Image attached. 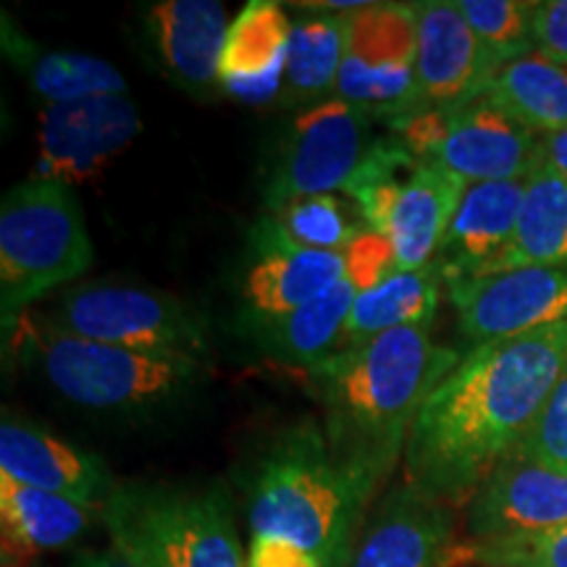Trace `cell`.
Masks as SVG:
<instances>
[{
  "label": "cell",
  "mask_w": 567,
  "mask_h": 567,
  "mask_svg": "<svg viewBox=\"0 0 567 567\" xmlns=\"http://www.w3.org/2000/svg\"><path fill=\"white\" fill-rule=\"evenodd\" d=\"M565 365L567 323L473 347L415 417L405 484L465 507L526 439Z\"/></svg>",
  "instance_id": "obj_1"
},
{
  "label": "cell",
  "mask_w": 567,
  "mask_h": 567,
  "mask_svg": "<svg viewBox=\"0 0 567 567\" xmlns=\"http://www.w3.org/2000/svg\"><path fill=\"white\" fill-rule=\"evenodd\" d=\"M460 360L431 339L429 326H405L305 371L331 450L373 494L405 460L417 413Z\"/></svg>",
  "instance_id": "obj_2"
},
{
  "label": "cell",
  "mask_w": 567,
  "mask_h": 567,
  "mask_svg": "<svg viewBox=\"0 0 567 567\" xmlns=\"http://www.w3.org/2000/svg\"><path fill=\"white\" fill-rule=\"evenodd\" d=\"M252 536L297 544L318 567H347L373 492L334 455L313 417L268 439L245 481Z\"/></svg>",
  "instance_id": "obj_3"
},
{
  "label": "cell",
  "mask_w": 567,
  "mask_h": 567,
  "mask_svg": "<svg viewBox=\"0 0 567 567\" xmlns=\"http://www.w3.org/2000/svg\"><path fill=\"white\" fill-rule=\"evenodd\" d=\"M17 347L38 363L61 396L97 413H140L193 392L208 375V360L176 352H145L69 334L51 318L24 313L13 323Z\"/></svg>",
  "instance_id": "obj_4"
},
{
  "label": "cell",
  "mask_w": 567,
  "mask_h": 567,
  "mask_svg": "<svg viewBox=\"0 0 567 567\" xmlns=\"http://www.w3.org/2000/svg\"><path fill=\"white\" fill-rule=\"evenodd\" d=\"M103 523L111 547L137 567H247L221 484H118Z\"/></svg>",
  "instance_id": "obj_5"
},
{
  "label": "cell",
  "mask_w": 567,
  "mask_h": 567,
  "mask_svg": "<svg viewBox=\"0 0 567 567\" xmlns=\"http://www.w3.org/2000/svg\"><path fill=\"white\" fill-rule=\"evenodd\" d=\"M95 258L74 187L27 179L0 203V316L9 334L30 305L87 271Z\"/></svg>",
  "instance_id": "obj_6"
},
{
  "label": "cell",
  "mask_w": 567,
  "mask_h": 567,
  "mask_svg": "<svg viewBox=\"0 0 567 567\" xmlns=\"http://www.w3.org/2000/svg\"><path fill=\"white\" fill-rule=\"evenodd\" d=\"M394 130L415 158L436 163L467 184L526 179L544 161L542 137L488 97L457 111L417 113Z\"/></svg>",
  "instance_id": "obj_7"
},
{
  "label": "cell",
  "mask_w": 567,
  "mask_h": 567,
  "mask_svg": "<svg viewBox=\"0 0 567 567\" xmlns=\"http://www.w3.org/2000/svg\"><path fill=\"white\" fill-rule=\"evenodd\" d=\"M415 40L417 3H371L347 13V53L337 101L358 105L392 126L417 116Z\"/></svg>",
  "instance_id": "obj_8"
},
{
  "label": "cell",
  "mask_w": 567,
  "mask_h": 567,
  "mask_svg": "<svg viewBox=\"0 0 567 567\" xmlns=\"http://www.w3.org/2000/svg\"><path fill=\"white\" fill-rule=\"evenodd\" d=\"M51 321L69 334L145 352H176L208 360L203 316L172 295L124 284H95L63 297Z\"/></svg>",
  "instance_id": "obj_9"
},
{
  "label": "cell",
  "mask_w": 567,
  "mask_h": 567,
  "mask_svg": "<svg viewBox=\"0 0 567 567\" xmlns=\"http://www.w3.org/2000/svg\"><path fill=\"white\" fill-rule=\"evenodd\" d=\"M373 145L371 116L358 105L331 97L300 111L266 168L264 208L279 210L302 197L337 195Z\"/></svg>",
  "instance_id": "obj_10"
},
{
  "label": "cell",
  "mask_w": 567,
  "mask_h": 567,
  "mask_svg": "<svg viewBox=\"0 0 567 567\" xmlns=\"http://www.w3.org/2000/svg\"><path fill=\"white\" fill-rule=\"evenodd\" d=\"M142 132L137 103L130 95H92L42 105L38 132V179L66 187L92 182Z\"/></svg>",
  "instance_id": "obj_11"
},
{
  "label": "cell",
  "mask_w": 567,
  "mask_h": 567,
  "mask_svg": "<svg viewBox=\"0 0 567 567\" xmlns=\"http://www.w3.org/2000/svg\"><path fill=\"white\" fill-rule=\"evenodd\" d=\"M460 331L476 344L567 323V266L513 268L446 284Z\"/></svg>",
  "instance_id": "obj_12"
},
{
  "label": "cell",
  "mask_w": 567,
  "mask_h": 567,
  "mask_svg": "<svg viewBox=\"0 0 567 567\" xmlns=\"http://www.w3.org/2000/svg\"><path fill=\"white\" fill-rule=\"evenodd\" d=\"M502 63L481 45L452 0L417 3V113L457 111L486 95Z\"/></svg>",
  "instance_id": "obj_13"
},
{
  "label": "cell",
  "mask_w": 567,
  "mask_h": 567,
  "mask_svg": "<svg viewBox=\"0 0 567 567\" xmlns=\"http://www.w3.org/2000/svg\"><path fill=\"white\" fill-rule=\"evenodd\" d=\"M559 526H567V473L509 455L465 505L463 542H505Z\"/></svg>",
  "instance_id": "obj_14"
},
{
  "label": "cell",
  "mask_w": 567,
  "mask_h": 567,
  "mask_svg": "<svg viewBox=\"0 0 567 567\" xmlns=\"http://www.w3.org/2000/svg\"><path fill=\"white\" fill-rule=\"evenodd\" d=\"M229 17L218 0H161L142 11V38L176 87L208 101L221 95V53Z\"/></svg>",
  "instance_id": "obj_15"
},
{
  "label": "cell",
  "mask_w": 567,
  "mask_h": 567,
  "mask_svg": "<svg viewBox=\"0 0 567 567\" xmlns=\"http://www.w3.org/2000/svg\"><path fill=\"white\" fill-rule=\"evenodd\" d=\"M410 484H396L365 523L347 567H450L455 515Z\"/></svg>",
  "instance_id": "obj_16"
},
{
  "label": "cell",
  "mask_w": 567,
  "mask_h": 567,
  "mask_svg": "<svg viewBox=\"0 0 567 567\" xmlns=\"http://www.w3.org/2000/svg\"><path fill=\"white\" fill-rule=\"evenodd\" d=\"M0 476L66 496L101 513L118 486L97 455L13 417L0 423Z\"/></svg>",
  "instance_id": "obj_17"
},
{
  "label": "cell",
  "mask_w": 567,
  "mask_h": 567,
  "mask_svg": "<svg viewBox=\"0 0 567 567\" xmlns=\"http://www.w3.org/2000/svg\"><path fill=\"white\" fill-rule=\"evenodd\" d=\"M526 179L467 184L436 264L446 284L505 271L515 245Z\"/></svg>",
  "instance_id": "obj_18"
},
{
  "label": "cell",
  "mask_w": 567,
  "mask_h": 567,
  "mask_svg": "<svg viewBox=\"0 0 567 567\" xmlns=\"http://www.w3.org/2000/svg\"><path fill=\"white\" fill-rule=\"evenodd\" d=\"M292 17L274 0H252L231 21L221 53V95L250 105L279 101Z\"/></svg>",
  "instance_id": "obj_19"
},
{
  "label": "cell",
  "mask_w": 567,
  "mask_h": 567,
  "mask_svg": "<svg viewBox=\"0 0 567 567\" xmlns=\"http://www.w3.org/2000/svg\"><path fill=\"white\" fill-rule=\"evenodd\" d=\"M258 258L245 274V318L266 321L318 300L347 276L344 252L300 250L289 245L252 243Z\"/></svg>",
  "instance_id": "obj_20"
},
{
  "label": "cell",
  "mask_w": 567,
  "mask_h": 567,
  "mask_svg": "<svg viewBox=\"0 0 567 567\" xmlns=\"http://www.w3.org/2000/svg\"><path fill=\"white\" fill-rule=\"evenodd\" d=\"M465 189L467 182L460 176L436 163H421L402 189L384 231L394 247L396 271H417L436 264Z\"/></svg>",
  "instance_id": "obj_21"
},
{
  "label": "cell",
  "mask_w": 567,
  "mask_h": 567,
  "mask_svg": "<svg viewBox=\"0 0 567 567\" xmlns=\"http://www.w3.org/2000/svg\"><path fill=\"white\" fill-rule=\"evenodd\" d=\"M354 300L358 287L344 276L337 287L292 313L266 321L243 318V323L255 347L276 363L310 371L339 352Z\"/></svg>",
  "instance_id": "obj_22"
},
{
  "label": "cell",
  "mask_w": 567,
  "mask_h": 567,
  "mask_svg": "<svg viewBox=\"0 0 567 567\" xmlns=\"http://www.w3.org/2000/svg\"><path fill=\"white\" fill-rule=\"evenodd\" d=\"M97 520H103L101 509H90L66 496L0 476V526H3L6 563L11 557L32 559L45 551L66 549L80 542Z\"/></svg>",
  "instance_id": "obj_23"
},
{
  "label": "cell",
  "mask_w": 567,
  "mask_h": 567,
  "mask_svg": "<svg viewBox=\"0 0 567 567\" xmlns=\"http://www.w3.org/2000/svg\"><path fill=\"white\" fill-rule=\"evenodd\" d=\"M3 53L21 80L27 82L42 105L82 101L92 95H126V82L113 63L97 55L53 51L32 42L17 21L3 13Z\"/></svg>",
  "instance_id": "obj_24"
},
{
  "label": "cell",
  "mask_w": 567,
  "mask_h": 567,
  "mask_svg": "<svg viewBox=\"0 0 567 567\" xmlns=\"http://www.w3.org/2000/svg\"><path fill=\"white\" fill-rule=\"evenodd\" d=\"M347 53V17L305 11L292 21L279 105L305 111L334 97Z\"/></svg>",
  "instance_id": "obj_25"
},
{
  "label": "cell",
  "mask_w": 567,
  "mask_h": 567,
  "mask_svg": "<svg viewBox=\"0 0 567 567\" xmlns=\"http://www.w3.org/2000/svg\"><path fill=\"white\" fill-rule=\"evenodd\" d=\"M444 289L446 279L439 264L392 274L379 287L358 295L339 350L405 326H431Z\"/></svg>",
  "instance_id": "obj_26"
},
{
  "label": "cell",
  "mask_w": 567,
  "mask_h": 567,
  "mask_svg": "<svg viewBox=\"0 0 567 567\" xmlns=\"http://www.w3.org/2000/svg\"><path fill=\"white\" fill-rule=\"evenodd\" d=\"M488 101L507 111L538 137L567 130V63L528 53L499 69L488 84Z\"/></svg>",
  "instance_id": "obj_27"
},
{
  "label": "cell",
  "mask_w": 567,
  "mask_h": 567,
  "mask_svg": "<svg viewBox=\"0 0 567 567\" xmlns=\"http://www.w3.org/2000/svg\"><path fill=\"white\" fill-rule=\"evenodd\" d=\"M534 266H567V182L547 161L526 176V195L505 271Z\"/></svg>",
  "instance_id": "obj_28"
},
{
  "label": "cell",
  "mask_w": 567,
  "mask_h": 567,
  "mask_svg": "<svg viewBox=\"0 0 567 567\" xmlns=\"http://www.w3.org/2000/svg\"><path fill=\"white\" fill-rule=\"evenodd\" d=\"M363 224H352L337 195L302 197L279 210H266L255 226L252 243L289 245L300 250L344 252Z\"/></svg>",
  "instance_id": "obj_29"
},
{
  "label": "cell",
  "mask_w": 567,
  "mask_h": 567,
  "mask_svg": "<svg viewBox=\"0 0 567 567\" xmlns=\"http://www.w3.org/2000/svg\"><path fill=\"white\" fill-rule=\"evenodd\" d=\"M421 163L423 161L415 158L400 137L375 140L368 158L360 163V168L342 189L358 205L368 229L379 234L386 231L392 208Z\"/></svg>",
  "instance_id": "obj_30"
},
{
  "label": "cell",
  "mask_w": 567,
  "mask_h": 567,
  "mask_svg": "<svg viewBox=\"0 0 567 567\" xmlns=\"http://www.w3.org/2000/svg\"><path fill=\"white\" fill-rule=\"evenodd\" d=\"M455 3L481 45L502 66L536 53L534 38H530L536 3H526V0H455Z\"/></svg>",
  "instance_id": "obj_31"
},
{
  "label": "cell",
  "mask_w": 567,
  "mask_h": 567,
  "mask_svg": "<svg viewBox=\"0 0 567 567\" xmlns=\"http://www.w3.org/2000/svg\"><path fill=\"white\" fill-rule=\"evenodd\" d=\"M450 567H567V526L505 542H457Z\"/></svg>",
  "instance_id": "obj_32"
},
{
  "label": "cell",
  "mask_w": 567,
  "mask_h": 567,
  "mask_svg": "<svg viewBox=\"0 0 567 567\" xmlns=\"http://www.w3.org/2000/svg\"><path fill=\"white\" fill-rule=\"evenodd\" d=\"M513 455L567 473V365L551 389L547 405Z\"/></svg>",
  "instance_id": "obj_33"
},
{
  "label": "cell",
  "mask_w": 567,
  "mask_h": 567,
  "mask_svg": "<svg viewBox=\"0 0 567 567\" xmlns=\"http://www.w3.org/2000/svg\"><path fill=\"white\" fill-rule=\"evenodd\" d=\"M344 264H347V279H350L360 292L379 287L381 281L396 274V258L394 247L384 234L368 229L363 224L358 234L352 237V243L344 250Z\"/></svg>",
  "instance_id": "obj_34"
},
{
  "label": "cell",
  "mask_w": 567,
  "mask_h": 567,
  "mask_svg": "<svg viewBox=\"0 0 567 567\" xmlns=\"http://www.w3.org/2000/svg\"><path fill=\"white\" fill-rule=\"evenodd\" d=\"M534 51L544 59L567 63V0H542L530 19Z\"/></svg>",
  "instance_id": "obj_35"
},
{
  "label": "cell",
  "mask_w": 567,
  "mask_h": 567,
  "mask_svg": "<svg viewBox=\"0 0 567 567\" xmlns=\"http://www.w3.org/2000/svg\"><path fill=\"white\" fill-rule=\"evenodd\" d=\"M69 567H137L130 557L122 555L116 547L109 549H84L71 559Z\"/></svg>",
  "instance_id": "obj_36"
},
{
  "label": "cell",
  "mask_w": 567,
  "mask_h": 567,
  "mask_svg": "<svg viewBox=\"0 0 567 567\" xmlns=\"http://www.w3.org/2000/svg\"><path fill=\"white\" fill-rule=\"evenodd\" d=\"M542 151L544 161L567 182V130L542 137Z\"/></svg>",
  "instance_id": "obj_37"
}]
</instances>
